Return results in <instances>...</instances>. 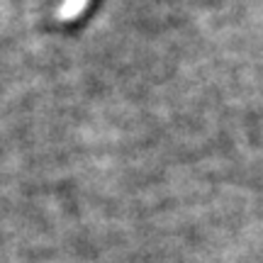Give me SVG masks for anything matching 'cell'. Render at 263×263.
I'll use <instances>...</instances> for the list:
<instances>
[{
	"label": "cell",
	"instance_id": "obj_1",
	"mask_svg": "<svg viewBox=\"0 0 263 263\" xmlns=\"http://www.w3.org/2000/svg\"><path fill=\"white\" fill-rule=\"evenodd\" d=\"M88 5H90V0H64L57 10V17L61 20V22H71V20L81 17Z\"/></svg>",
	"mask_w": 263,
	"mask_h": 263
}]
</instances>
